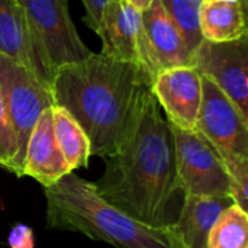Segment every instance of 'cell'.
I'll return each instance as SVG.
<instances>
[{"label": "cell", "instance_id": "obj_1", "mask_svg": "<svg viewBox=\"0 0 248 248\" xmlns=\"http://www.w3.org/2000/svg\"><path fill=\"white\" fill-rule=\"evenodd\" d=\"M51 92L83 128L90 155L116 154L132 134L153 96V77L140 65L102 52L60 67Z\"/></svg>", "mask_w": 248, "mask_h": 248}, {"label": "cell", "instance_id": "obj_2", "mask_svg": "<svg viewBox=\"0 0 248 248\" xmlns=\"http://www.w3.org/2000/svg\"><path fill=\"white\" fill-rule=\"evenodd\" d=\"M105 161L103 176L93 183L102 199L148 225L176 224L185 192L176 173L173 135L154 93L129 138Z\"/></svg>", "mask_w": 248, "mask_h": 248}, {"label": "cell", "instance_id": "obj_3", "mask_svg": "<svg viewBox=\"0 0 248 248\" xmlns=\"http://www.w3.org/2000/svg\"><path fill=\"white\" fill-rule=\"evenodd\" d=\"M45 198L46 224L52 230L78 232L116 248H186L171 227L158 228L129 217L74 171L45 187Z\"/></svg>", "mask_w": 248, "mask_h": 248}, {"label": "cell", "instance_id": "obj_4", "mask_svg": "<svg viewBox=\"0 0 248 248\" xmlns=\"http://www.w3.org/2000/svg\"><path fill=\"white\" fill-rule=\"evenodd\" d=\"M218 153L230 176V198L248 212V119L211 80L202 77L195 128Z\"/></svg>", "mask_w": 248, "mask_h": 248}, {"label": "cell", "instance_id": "obj_5", "mask_svg": "<svg viewBox=\"0 0 248 248\" xmlns=\"http://www.w3.org/2000/svg\"><path fill=\"white\" fill-rule=\"evenodd\" d=\"M0 94L7 110L17 147L10 173L22 177L29 137L42 112L55 105L54 96L51 89L46 87L31 70L1 52Z\"/></svg>", "mask_w": 248, "mask_h": 248}, {"label": "cell", "instance_id": "obj_6", "mask_svg": "<svg viewBox=\"0 0 248 248\" xmlns=\"http://www.w3.org/2000/svg\"><path fill=\"white\" fill-rule=\"evenodd\" d=\"M169 126L174 144L176 173L185 195L230 198V176L212 145L196 129H182L170 122Z\"/></svg>", "mask_w": 248, "mask_h": 248}, {"label": "cell", "instance_id": "obj_7", "mask_svg": "<svg viewBox=\"0 0 248 248\" xmlns=\"http://www.w3.org/2000/svg\"><path fill=\"white\" fill-rule=\"evenodd\" d=\"M19 1L54 74L60 67L83 61L92 55L70 17L68 0Z\"/></svg>", "mask_w": 248, "mask_h": 248}, {"label": "cell", "instance_id": "obj_8", "mask_svg": "<svg viewBox=\"0 0 248 248\" xmlns=\"http://www.w3.org/2000/svg\"><path fill=\"white\" fill-rule=\"evenodd\" d=\"M192 67L217 84L248 119V36L228 42L203 39L192 54Z\"/></svg>", "mask_w": 248, "mask_h": 248}, {"label": "cell", "instance_id": "obj_9", "mask_svg": "<svg viewBox=\"0 0 248 248\" xmlns=\"http://www.w3.org/2000/svg\"><path fill=\"white\" fill-rule=\"evenodd\" d=\"M97 35L103 45L102 54L140 65L154 81L155 71L148 55L140 10L126 0H110L102 12Z\"/></svg>", "mask_w": 248, "mask_h": 248}, {"label": "cell", "instance_id": "obj_10", "mask_svg": "<svg viewBox=\"0 0 248 248\" xmlns=\"http://www.w3.org/2000/svg\"><path fill=\"white\" fill-rule=\"evenodd\" d=\"M153 93L167 121L182 129H195L202 105V76L192 65L171 67L157 73Z\"/></svg>", "mask_w": 248, "mask_h": 248}, {"label": "cell", "instance_id": "obj_11", "mask_svg": "<svg viewBox=\"0 0 248 248\" xmlns=\"http://www.w3.org/2000/svg\"><path fill=\"white\" fill-rule=\"evenodd\" d=\"M0 52L31 70L51 89V70L19 0H0Z\"/></svg>", "mask_w": 248, "mask_h": 248}, {"label": "cell", "instance_id": "obj_12", "mask_svg": "<svg viewBox=\"0 0 248 248\" xmlns=\"http://www.w3.org/2000/svg\"><path fill=\"white\" fill-rule=\"evenodd\" d=\"M145 42L153 68L157 73L171 67L192 65V52L171 22L160 0L141 12Z\"/></svg>", "mask_w": 248, "mask_h": 248}, {"label": "cell", "instance_id": "obj_13", "mask_svg": "<svg viewBox=\"0 0 248 248\" xmlns=\"http://www.w3.org/2000/svg\"><path fill=\"white\" fill-rule=\"evenodd\" d=\"M68 173L70 169L54 135L52 110L49 108L42 112L29 137L23 176H29L44 187H49Z\"/></svg>", "mask_w": 248, "mask_h": 248}, {"label": "cell", "instance_id": "obj_14", "mask_svg": "<svg viewBox=\"0 0 248 248\" xmlns=\"http://www.w3.org/2000/svg\"><path fill=\"white\" fill-rule=\"evenodd\" d=\"M231 203L234 202L228 196L185 195L179 218L171 228L186 248H206L212 225Z\"/></svg>", "mask_w": 248, "mask_h": 248}, {"label": "cell", "instance_id": "obj_15", "mask_svg": "<svg viewBox=\"0 0 248 248\" xmlns=\"http://www.w3.org/2000/svg\"><path fill=\"white\" fill-rule=\"evenodd\" d=\"M203 39L228 42L247 36V9L234 0H203L201 4Z\"/></svg>", "mask_w": 248, "mask_h": 248}, {"label": "cell", "instance_id": "obj_16", "mask_svg": "<svg viewBox=\"0 0 248 248\" xmlns=\"http://www.w3.org/2000/svg\"><path fill=\"white\" fill-rule=\"evenodd\" d=\"M51 110H52L54 135L70 171H74L81 167H87L89 158L92 155H90V142L86 132L65 109L54 105Z\"/></svg>", "mask_w": 248, "mask_h": 248}, {"label": "cell", "instance_id": "obj_17", "mask_svg": "<svg viewBox=\"0 0 248 248\" xmlns=\"http://www.w3.org/2000/svg\"><path fill=\"white\" fill-rule=\"evenodd\" d=\"M206 248H248V212L235 203L227 206L209 231Z\"/></svg>", "mask_w": 248, "mask_h": 248}, {"label": "cell", "instance_id": "obj_18", "mask_svg": "<svg viewBox=\"0 0 248 248\" xmlns=\"http://www.w3.org/2000/svg\"><path fill=\"white\" fill-rule=\"evenodd\" d=\"M186 46L193 51L203 41L201 32V4L203 0H160Z\"/></svg>", "mask_w": 248, "mask_h": 248}, {"label": "cell", "instance_id": "obj_19", "mask_svg": "<svg viewBox=\"0 0 248 248\" xmlns=\"http://www.w3.org/2000/svg\"><path fill=\"white\" fill-rule=\"evenodd\" d=\"M16 137L0 94V167L12 171L15 157H16Z\"/></svg>", "mask_w": 248, "mask_h": 248}, {"label": "cell", "instance_id": "obj_20", "mask_svg": "<svg viewBox=\"0 0 248 248\" xmlns=\"http://www.w3.org/2000/svg\"><path fill=\"white\" fill-rule=\"evenodd\" d=\"M109 1L110 0H81L84 10H86V16L83 17V20L96 33L99 32V28H100L102 12Z\"/></svg>", "mask_w": 248, "mask_h": 248}, {"label": "cell", "instance_id": "obj_21", "mask_svg": "<svg viewBox=\"0 0 248 248\" xmlns=\"http://www.w3.org/2000/svg\"><path fill=\"white\" fill-rule=\"evenodd\" d=\"M10 248H33L35 247V237L29 227L26 225H15L7 238Z\"/></svg>", "mask_w": 248, "mask_h": 248}, {"label": "cell", "instance_id": "obj_22", "mask_svg": "<svg viewBox=\"0 0 248 248\" xmlns=\"http://www.w3.org/2000/svg\"><path fill=\"white\" fill-rule=\"evenodd\" d=\"M131 6H134L137 10H140V12H144L145 9H148L150 7V4L154 1V0H126Z\"/></svg>", "mask_w": 248, "mask_h": 248}, {"label": "cell", "instance_id": "obj_23", "mask_svg": "<svg viewBox=\"0 0 248 248\" xmlns=\"http://www.w3.org/2000/svg\"><path fill=\"white\" fill-rule=\"evenodd\" d=\"M234 1H238L243 7H246L247 9L248 7V0H234Z\"/></svg>", "mask_w": 248, "mask_h": 248}]
</instances>
